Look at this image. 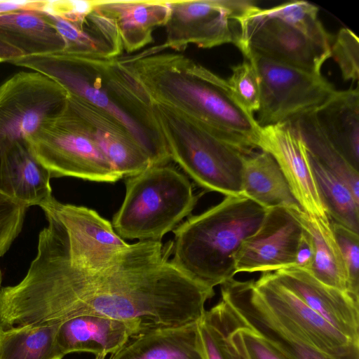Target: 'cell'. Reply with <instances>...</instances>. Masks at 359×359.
I'll return each instance as SVG.
<instances>
[{"label":"cell","instance_id":"cell-1","mask_svg":"<svg viewBox=\"0 0 359 359\" xmlns=\"http://www.w3.org/2000/svg\"><path fill=\"white\" fill-rule=\"evenodd\" d=\"M172 245V241L130 244L97 271L77 266L67 255L72 317L94 313L135 321L142 333L198 322L211 289L171 262Z\"/></svg>","mask_w":359,"mask_h":359},{"label":"cell","instance_id":"cell-2","mask_svg":"<svg viewBox=\"0 0 359 359\" xmlns=\"http://www.w3.org/2000/svg\"><path fill=\"white\" fill-rule=\"evenodd\" d=\"M151 102L181 112L244 154L258 149L260 126L231 95L226 80L192 59L152 46L120 57Z\"/></svg>","mask_w":359,"mask_h":359},{"label":"cell","instance_id":"cell-3","mask_svg":"<svg viewBox=\"0 0 359 359\" xmlns=\"http://www.w3.org/2000/svg\"><path fill=\"white\" fill-rule=\"evenodd\" d=\"M11 64L52 79L76 97L123 126L149 158L151 165L172 161L154 118L151 102L119 57L65 50L21 56Z\"/></svg>","mask_w":359,"mask_h":359},{"label":"cell","instance_id":"cell-4","mask_svg":"<svg viewBox=\"0 0 359 359\" xmlns=\"http://www.w3.org/2000/svg\"><path fill=\"white\" fill-rule=\"evenodd\" d=\"M266 212L243 194L225 196L172 231L171 262L204 285H221L236 275L235 256L260 227Z\"/></svg>","mask_w":359,"mask_h":359},{"label":"cell","instance_id":"cell-5","mask_svg":"<svg viewBox=\"0 0 359 359\" xmlns=\"http://www.w3.org/2000/svg\"><path fill=\"white\" fill-rule=\"evenodd\" d=\"M200 195L175 167L150 165L126 179V194L112 226L123 239L161 241L191 215Z\"/></svg>","mask_w":359,"mask_h":359},{"label":"cell","instance_id":"cell-6","mask_svg":"<svg viewBox=\"0 0 359 359\" xmlns=\"http://www.w3.org/2000/svg\"><path fill=\"white\" fill-rule=\"evenodd\" d=\"M151 107L172 161L206 191L225 196L242 194L246 154L175 109L155 102Z\"/></svg>","mask_w":359,"mask_h":359},{"label":"cell","instance_id":"cell-7","mask_svg":"<svg viewBox=\"0 0 359 359\" xmlns=\"http://www.w3.org/2000/svg\"><path fill=\"white\" fill-rule=\"evenodd\" d=\"M26 141L31 154L51 178L72 177L109 183L123 178L67 100L63 108Z\"/></svg>","mask_w":359,"mask_h":359},{"label":"cell","instance_id":"cell-8","mask_svg":"<svg viewBox=\"0 0 359 359\" xmlns=\"http://www.w3.org/2000/svg\"><path fill=\"white\" fill-rule=\"evenodd\" d=\"M243 55L253 64L259 79L260 103L256 121L260 127L290 122L311 113L336 91L321 74L252 53Z\"/></svg>","mask_w":359,"mask_h":359},{"label":"cell","instance_id":"cell-9","mask_svg":"<svg viewBox=\"0 0 359 359\" xmlns=\"http://www.w3.org/2000/svg\"><path fill=\"white\" fill-rule=\"evenodd\" d=\"M170 11L165 23V39L158 45L184 51L191 44L211 48L226 43L238 46L241 20L257 4L251 0L168 1Z\"/></svg>","mask_w":359,"mask_h":359},{"label":"cell","instance_id":"cell-10","mask_svg":"<svg viewBox=\"0 0 359 359\" xmlns=\"http://www.w3.org/2000/svg\"><path fill=\"white\" fill-rule=\"evenodd\" d=\"M69 94L36 72H19L0 84V155L27 139L59 112Z\"/></svg>","mask_w":359,"mask_h":359},{"label":"cell","instance_id":"cell-11","mask_svg":"<svg viewBox=\"0 0 359 359\" xmlns=\"http://www.w3.org/2000/svg\"><path fill=\"white\" fill-rule=\"evenodd\" d=\"M237 48L243 55L255 53L317 74H321L323 63L330 57V48L257 5L241 20Z\"/></svg>","mask_w":359,"mask_h":359},{"label":"cell","instance_id":"cell-12","mask_svg":"<svg viewBox=\"0 0 359 359\" xmlns=\"http://www.w3.org/2000/svg\"><path fill=\"white\" fill-rule=\"evenodd\" d=\"M254 286L270 311L285 327L330 358L359 355V343L339 332L284 287L273 272L263 273Z\"/></svg>","mask_w":359,"mask_h":359},{"label":"cell","instance_id":"cell-13","mask_svg":"<svg viewBox=\"0 0 359 359\" xmlns=\"http://www.w3.org/2000/svg\"><path fill=\"white\" fill-rule=\"evenodd\" d=\"M48 203L62 226L69 257L77 266L102 269L129 246L94 210L63 203L53 196Z\"/></svg>","mask_w":359,"mask_h":359},{"label":"cell","instance_id":"cell-14","mask_svg":"<svg viewBox=\"0 0 359 359\" xmlns=\"http://www.w3.org/2000/svg\"><path fill=\"white\" fill-rule=\"evenodd\" d=\"M303 232L292 210L267 209L260 227L242 243L235 256L236 274L263 273L294 266Z\"/></svg>","mask_w":359,"mask_h":359},{"label":"cell","instance_id":"cell-15","mask_svg":"<svg viewBox=\"0 0 359 359\" xmlns=\"http://www.w3.org/2000/svg\"><path fill=\"white\" fill-rule=\"evenodd\" d=\"M254 281L233 278L226 281L221 285L222 299L247 327L285 359H359V355L328 358L306 344L297 332L283 326L256 291Z\"/></svg>","mask_w":359,"mask_h":359},{"label":"cell","instance_id":"cell-16","mask_svg":"<svg viewBox=\"0 0 359 359\" xmlns=\"http://www.w3.org/2000/svg\"><path fill=\"white\" fill-rule=\"evenodd\" d=\"M258 149L278 163L303 210L330 219L320 199L304 143L291 122L260 127Z\"/></svg>","mask_w":359,"mask_h":359},{"label":"cell","instance_id":"cell-17","mask_svg":"<svg viewBox=\"0 0 359 359\" xmlns=\"http://www.w3.org/2000/svg\"><path fill=\"white\" fill-rule=\"evenodd\" d=\"M276 279L339 332L359 343V302L346 292L327 285L308 271L282 269Z\"/></svg>","mask_w":359,"mask_h":359},{"label":"cell","instance_id":"cell-18","mask_svg":"<svg viewBox=\"0 0 359 359\" xmlns=\"http://www.w3.org/2000/svg\"><path fill=\"white\" fill-rule=\"evenodd\" d=\"M141 333L137 322L83 313L60 323L56 340L64 355L88 352L94 354L95 359H106Z\"/></svg>","mask_w":359,"mask_h":359},{"label":"cell","instance_id":"cell-19","mask_svg":"<svg viewBox=\"0 0 359 359\" xmlns=\"http://www.w3.org/2000/svg\"><path fill=\"white\" fill-rule=\"evenodd\" d=\"M67 101L82 118L115 170L123 177L136 175L151 165L146 152L118 121L76 97L69 95Z\"/></svg>","mask_w":359,"mask_h":359},{"label":"cell","instance_id":"cell-20","mask_svg":"<svg viewBox=\"0 0 359 359\" xmlns=\"http://www.w3.org/2000/svg\"><path fill=\"white\" fill-rule=\"evenodd\" d=\"M50 179L27 144L0 155V193L27 208L40 207L53 197Z\"/></svg>","mask_w":359,"mask_h":359},{"label":"cell","instance_id":"cell-21","mask_svg":"<svg viewBox=\"0 0 359 359\" xmlns=\"http://www.w3.org/2000/svg\"><path fill=\"white\" fill-rule=\"evenodd\" d=\"M311 114L322 134L358 170V88L336 90L327 101Z\"/></svg>","mask_w":359,"mask_h":359},{"label":"cell","instance_id":"cell-22","mask_svg":"<svg viewBox=\"0 0 359 359\" xmlns=\"http://www.w3.org/2000/svg\"><path fill=\"white\" fill-rule=\"evenodd\" d=\"M65 43L64 50L104 57H119L123 51L114 19L95 6L82 20L69 22L45 13Z\"/></svg>","mask_w":359,"mask_h":359},{"label":"cell","instance_id":"cell-23","mask_svg":"<svg viewBox=\"0 0 359 359\" xmlns=\"http://www.w3.org/2000/svg\"><path fill=\"white\" fill-rule=\"evenodd\" d=\"M96 6L114 20L128 53L153 41L154 31L164 26L170 11L168 1L96 0Z\"/></svg>","mask_w":359,"mask_h":359},{"label":"cell","instance_id":"cell-24","mask_svg":"<svg viewBox=\"0 0 359 359\" xmlns=\"http://www.w3.org/2000/svg\"><path fill=\"white\" fill-rule=\"evenodd\" d=\"M242 194L266 209L303 210L276 161L262 150L244 156Z\"/></svg>","mask_w":359,"mask_h":359},{"label":"cell","instance_id":"cell-25","mask_svg":"<svg viewBox=\"0 0 359 359\" xmlns=\"http://www.w3.org/2000/svg\"><path fill=\"white\" fill-rule=\"evenodd\" d=\"M197 323L139 334L109 359H204Z\"/></svg>","mask_w":359,"mask_h":359},{"label":"cell","instance_id":"cell-26","mask_svg":"<svg viewBox=\"0 0 359 359\" xmlns=\"http://www.w3.org/2000/svg\"><path fill=\"white\" fill-rule=\"evenodd\" d=\"M0 40L25 55L64 50L65 43L41 12L18 11L0 15Z\"/></svg>","mask_w":359,"mask_h":359},{"label":"cell","instance_id":"cell-27","mask_svg":"<svg viewBox=\"0 0 359 359\" xmlns=\"http://www.w3.org/2000/svg\"><path fill=\"white\" fill-rule=\"evenodd\" d=\"M292 211L313 243V259L308 271L323 283L347 292L346 269L330 219L313 217L302 210Z\"/></svg>","mask_w":359,"mask_h":359},{"label":"cell","instance_id":"cell-28","mask_svg":"<svg viewBox=\"0 0 359 359\" xmlns=\"http://www.w3.org/2000/svg\"><path fill=\"white\" fill-rule=\"evenodd\" d=\"M59 324L0 327V359H62L56 340Z\"/></svg>","mask_w":359,"mask_h":359},{"label":"cell","instance_id":"cell-29","mask_svg":"<svg viewBox=\"0 0 359 359\" xmlns=\"http://www.w3.org/2000/svg\"><path fill=\"white\" fill-rule=\"evenodd\" d=\"M307 154L320 199L330 221L359 233V201L339 177Z\"/></svg>","mask_w":359,"mask_h":359},{"label":"cell","instance_id":"cell-30","mask_svg":"<svg viewBox=\"0 0 359 359\" xmlns=\"http://www.w3.org/2000/svg\"><path fill=\"white\" fill-rule=\"evenodd\" d=\"M290 122L299 132L309 154L339 177L359 201V171L322 134L311 113Z\"/></svg>","mask_w":359,"mask_h":359},{"label":"cell","instance_id":"cell-31","mask_svg":"<svg viewBox=\"0 0 359 359\" xmlns=\"http://www.w3.org/2000/svg\"><path fill=\"white\" fill-rule=\"evenodd\" d=\"M243 322L223 299L208 311L197 323L200 347L204 359H227L225 352L229 334Z\"/></svg>","mask_w":359,"mask_h":359},{"label":"cell","instance_id":"cell-32","mask_svg":"<svg viewBox=\"0 0 359 359\" xmlns=\"http://www.w3.org/2000/svg\"><path fill=\"white\" fill-rule=\"evenodd\" d=\"M266 10L291 23L318 44L330 49L332 36L319 20L318 8L315 5L304 1H290Z\"/></svg>","mask_w":359,"mask_h":359},{"label":"cell","instance_id":"cell-33","mask_svg":"<svg viewBox=\"0 0 359 359\" xmlns=\"http://www.w3.org/2000/svg\"><path fill=\"white\" fill-rule=\"evenodd\" d=\"M231 75L226 83L236 103L250 116L257 112L260 103V86L257 72L253 64L245 59L231 67Z\"/></svg>","mask_w":359,"mask_h":359},{"label":"cell","instance_id":"cell-34","mask_svg":"<svg viewBox=\"0 0 359 359\" xmlns=\"http://www.w3.org/2000/svg\"><path fill=\"white\" fill-rule=\"evenodd\" d=\"M347 273V292L359 302V233L331 222Z\"/></svg>","mask_w":359,"mask_h":359},{"label":"cell","instance_id":"cell-35","mask_svg":"<svg viewBox=\"0 0 359 359\" xmlns=\"http://www.w3.org/2000/svg\"><path fill=\"white\" fill-rule=\"evenodd\" d=\"M337 63L345 81L359 78V39L349 29L341 28L330 47V57Z\"/></svg>","mask_w":359,"mask_h":359},{"label":"cell","instance_id":"cell-36","mask_svg":"<svg viewBox=\"0 0 359 359\" xmlns=\"http://www.w3.org/2000/svg\"><path fill=\"white\" fill-rule=\"evenodd\" d=\"M27 208L0 193V259L20 234Z\"/></svg>","mask_w":359,"mask_h":359},{"label":"cell","instance_id":"cell-37","mask_svg":"<svg viewBox=\"0 0 359 359\" xmlns=\"http://www.w3.org/2000/svg\"><path fill=\"white\" fill-rule=\"evenodd\" d=\"M229 338L239 346L248 359H285L244 323L230 333Z\"/></svg>","mask_w":359,"mask_h":359},{"label":"cell","instance_id":"cell-38","mask_svg":"<svg viewBox=\"0 0 359 359\" xmlns=\"http://www.w3.org/2000/svg\"><path fill=\"white\" fill-rule=\"evenodd\" d=\"M95 6V0H43L41 13L69 22L82 20Z\"/></svg>","mask_w":359,"mask_h":359},{"label":"cell","instance_id":"cell-39","mask_svg":"<svg viewBox=\"0 0 359 359\" xmlns=\"http://www.w3.org/2000/svg\"><path fill=\"white\" fill-rule=\"evenodd\" d=\"M313 245L309 234L304 229L295 257V264L292 267L308 271L313 259Z\"/></svg>","mask_w":359,"mask_h":359},{"label":"cell","instance_id":"cell-40","mask_svg":"<svg viewBox=\"0 0 359 359\" xmlns=\"http://www.w3.org/2000/svg\"><path fill=\"white\" fill-rule=\"evenodd\" d=\"M42 1H3L0 0V15L18 11H34L40 12Z\"/></svg>","mask_w":359,"mask_h":359},{"label":"cell","instance_id":"cell-41","mask_svg":"<svg viewBox=\"0 0 359 359\" xmlns=\"http://www.w3.org/2000/svg\"><path fill=\"white\" fill-rule=\"evenodd\" d=\"M21 56L23 55L19 50L0 40V62H11Z\"/></svg>","mask_w":359,"mask_h":359},{"label":"cell","instance_id":"cell-42","mask_svg":"<svg viewBox=\"0 0 359 359\" xmlns=\"http://www.w3.org/2000/svg\"><path fill=\"white\" fill-rule=\"evenodd\" d=\"M225 352L227 359H248L239 346L231 341L229 338L226 342Z\"/></svg>","mask_w":359,"mask_h":359},{"label":"cell","instance_id":"cell-43","mask_svg":"<svg viewBox=\"0 0 359 359\" xmlns=\"http://www.w3.org/2000/svg\"><path fill=\"white\" fill-rule=\"evenodd\" d=\"M1 280H2V273H1V269H0V289H1Z\"/></svg>","mask_w":359,"mask_h":359}]
</instances>
